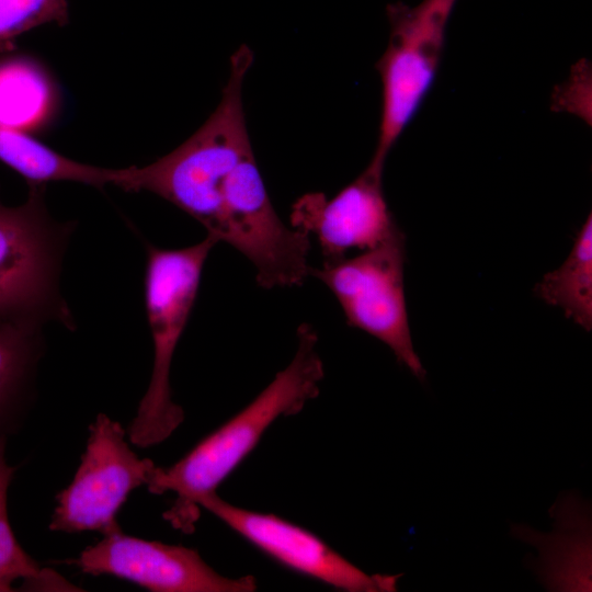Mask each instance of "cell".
I'll use <instances>...</instances> for the list:
<instances>
[{"mask_svg":"<svg viewBox=\"0 0 592 592\" xmlns=\"http://www.w3.org/2000/svg\"><path fill=\"white\" fill-rule=\"evenodd\" d=\"M317 345L316 330L301 323L294 357L249 405L173 465L156 466L146 486L153 494L175 493V501L163 513L174 528L192 533L201 499L216 492L278 418L298 413L319 395L325 368Z\"/></svg>","mask_w":592,"mask_h":592,"instance_id":"6da1fadb","label":"cell"},{"mask_svg":"<svg viewBox=\"0 0 592 592\" xmlns=\"http://www.w3.org/2000/svg\"><path fill=\"white\" fill-rule=\"evenodd\" d=\"M218 241L207 235L182 249L147 246L145 301L153 342V365L148 389L130 423L128 437L138 447L168 439L184 419L173 402L170 368L177 344L193 308L205 261Z\"/></svg>","mask_w":592,"mask_h":592,"instance_id":"7a4b0ae2","label":"cell"},{"mask_svg":"<svg viewBox=\"0 0 592 592\" xmlns=\"http://www.w3.org/2000/svg\"><path fill=\"white\" fill-rule=\"evenodd\" d=\"M43 185L30 186L26 201L0 200V325L41 326L49 319L69 325L70 312L58 292L68 227L47 212Z\"/></svg>","mask_w":592,"mask_h":592,"instance_id":"3957f363","label":"cell"},{"mask_svg":"<svg viewBox=\"0 0 592 592\" xmlns=\"http://www.w3.org/2000/svg\"><path fill=\"white\" fill-rule=\"evenodd\" d=\"M456 2L422 0L413 7L402 2L387 5L390 33L376 64L382 82V107L372 162L385 166L390 149L430 91Z\"/></svg>","mask_w":592,"mask_h":592,"instance_id":"277c9868","label":"cell"},{"mask_svg":"<svg viewBox=\"0 0 592 592\" xmlns=\"http://www.w3.org/2000/svg\"><path fill=\"white\" fill-rule=\"evenodd\" d=\"M405 236L400 231L353 258L309 267L338 299L350 327L385 343L397 361L418 378L425 369L414 351L403 285Z\"/></svg>","mask_w":592,"mask_h":592,"instance_id":"5b68a950","label":"cell"},{"mask_svg":"<svg viewBox=\"0 0 592 592\" xmlns=\"http://www.w3.org/2000/svg\"><path fill=\"white\" fill-rule=\"evenodd\" d=\"M155 468L130 449L121 423L100 413L71 483L56 496L49 530L103 535L119 530L117 511L134 489L148 483Z\"/></svg>","mask_w":592,"mask_h":592,"instance_id":"8992f818","label":"cell"},{"mask_svg":"<svg viewBox=\"0 0 592 592\" xmlns=\"http://www.w3.org/2000/svg\"><path fill=\"white\" fill-rule=\"evenodd\" d=\"M73 563L84 573L111 574L155 592H251L252 576L229 578L191 548L140 539L121 528L82 550Z\"/></svg>","mask_w":592,"mask_h":592,"instance_id":"52a82bcc","label":"cell"},{"mask_svg":"<svg viewBox=\"0 0 592 592\" xmlns=\"http://www.w3.org/2000/svg\"><path fill=\"white\" fill-rule=\"evenodd\" d=\"M229 528L281 565L350 592L395 591L400 576L368 574L316 534L271 513L234 505L217 492L200 501Z\"/></svg>","mask_w":592,"mask_h":592,"instance_id":"ba28073f","label":"cell"},{"mask_svg":"<svg viewBox=\"0 0 592 592\" xmlns=\"http://www.w3.org/2000/svg\"><path fill=\"white\" fill-rule=\"evenodd\" d=\"M383 171L369 162L331 198L322 192L304 194L292 206L291 226L316 238L325 261L343 258L353 248L379 246L400 231L384 195Z\"/></svg>","mask_w":592,"mask_h":592,"instance_id":"9c48e42d","label":"cell"},{"mask_svg":"<svg viewBox=\"0 0 592 592\" xmlns=\"http://www.w3.org/2000/svg\"><path fill=\"white\" fill-rule=\"evenodd\" d=\"M0 161L32 185L72 181L95 187L113 184L116 169H105L69 159L21 129L0 122Z\"/></svg>","mask_w":592,"mask_h":592,"instance_id":"30bf717a","label":"cell"},{"mask_svg":"<svg viewBox=\"0 0 592 592\" xmlns=\"http://www.w3.org/2000/svg\"><path fill=\"white\" fill-rule=\"evenodd\" d=\"M536 295L563 310L566 317L587 331L592 328V216L589 214L574 244L555 271L535 286Z\"/></svg>","mask_w":592,"mask_h":592,"instance_id":"8fae6325","label":"cell"},{"mask_svg":"<svg viewBox=\"0 0 592 592\" xmlns=\"http://www.w3.org/2000/svg\"><path fill=\"white\" fill-rule=\"evenodd\" d=\"M41 326L0 325V437L20 421L30 379L38 357Z\"/></svg>","mask_w":592,"mask_h":592,"instance_id":"7c38bea8","label":"cell"},{"mask_svg":"<svg viewBox=\"0 0 592 592\" xmlns=\"http://www.w3.org/2000/svg\"><path fill=\"white\" fill-rule=\"evenodd\" d=\"M7 439L0 437V592L13 591L22 580L29 590H75L58 573L42 568L18 543L8 517V489L16 467L5 457Z\"/></svg>","mask_w":592,"mask_h":592,"instance_id":"4fadbf2b","label":"cell"},{"mask_svg":"<svg viewBox=\"0 0 592 592\" xmlns=\"http://www.w3.org/2000/svg\"><path fill=\"white\" fill-rule=\"evenodd\" d=\"M38 84L32 68L22 60L0 64V122L24 128L36 114Z\"/></svg>","mask_w":592,"mask_h":592,"instance_id":"5bb4252c","label":"cell"},{"mask_svg":"<svg viewBox=\"0 0 592 592\" xmlns=\"http://www.w3.org/2000/svg\"><path fill=\"white\" fill-rule=\"evenodd\" d=\"M67 22V0H0V47L36 26Z\"/></svg>","mask_w":592,"mask_h":592,"instance_id":"9a60e30c","label":"cell"}]
</instances>
